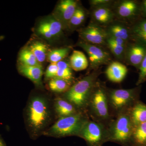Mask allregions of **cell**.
<instances>
[{"label": "cell", "mask_w": 146, "mask_h": 146, "mask_svg": "<svg viewBox=\"0 0 146 146\" xmlns=\"http://www.w3.org/2000/svg\"><path fill=\"white\" fill-rule=\"evenodd\" d=\"M48 104L44 98L35 97L32 99L27 109L29 125L32 130L37 132L42 130L49 119Z\"/></svg>", "instance_id": "6da1fadb"}, {"label": "cell", "mask_w": 146, "mask_h": 146, "mask_svg": "<svg viewBox=\"0 0 146 146\" xmlns=\"http://www.w3.org/2000/svg\"><path fill=\"white\" fill-rule=\"evenodd\" d=\"M84 125L79 114L61 117L50 128L47 134L57 137L74 135L81 131Z\"/></svg>", "instance_id": "7a4b0ae2"}, {"label": "cell", "mask_w": 146, "mask_h": 146, "mask_svg": "<svg viewBox=\"0 0 146 146\" xmlns=\"http://www.w3.org/2000/svg\"><path fill=\"white\" fill-rule=\"evenodd\" d=\"M95 81V76L91 75L75 84L66 92L65 96L71 102L81 107L86 103Z\"/></svg>", "instance_id": "3957f363"}, {"label": "cell", "mask_w": 146, "mask_h": 146, "mask_svg": "<svg viewBox=\"0 0 146 146\" xmlns=\"http://www.w3.org/2000/svg\"><path fill=\"white\" fill-rule=\"evenodd\" d=\"M77 45L87 53L92 68H97L100 65L107 64L110 60L109 53L98 46L84 41H80Z\"/></svg>", "instance_id": "277c9868"}, {"label": "cell", "mask_w": 146, "mask_h": 146, "mask_svg": "<svg viewBox=\"0 0 146 146\" xmlns=\"http://www.w3.org/2000/svg\"><path fill=\"white\" fill-rule=\"evenodd\" d=\"M80 35L83 41L96 46L106 44V31L99 26L90 25L80 31Z\"/></svg>", "instance_id": "5b68a950"}, {"label": "cell", "mask_w": 146, "mask_h": 146, "mask_svg": "<svg viewBox=\"0 0 146 146\" xmlns=\"http://www.w3.org/2000/svg\"><path fill=\"white\" fill-rule=\"evenodd\" d=\"M77 7V4L75 1H61L56 8L54 17L61 23L63 27L68 26Z\"/></svg>", "instance_id": "8992f818"}, {"label": "cell", "mask_w": 146, "mask_h": 146, "mask_svg": "<svg viewBox=\"0 0 146 146\" xmlns=\"http://www.w3.org/2000/svg\"><path fill=\"white\" fill-rule=\"evenodd\" d=\"M132 125L128 117L122 116L118 119L115 124L112 139L120 143H125L130 138Z\"/></svg>", "instance_id": "52a82bcc"}, {"label": "cell", "mask_w": 146, "mask_h": 146, "mask_svg": "<svg viewBox=\"0 0 146 146\" xmlns=\"http://www.w3.org/2000/svg\"><path fill=\"white\" fill-rule=\"evenodd\" d=\"M82 136L91 146H101L102 139V129L94 122L84 125L81 130Z\"/></svg>", "instance_id": "ba28073f"}, {"label": "cell", "mask_w": 146, "mask_h": 146, "mask_svg": "<svg viewBox=\"0 0 146 146\" xmlns=\"http://www.w3.org/2000/svg\"><path fill=\"white\" fill-rule=\"evenodd\" d=\"M146 54V47L136 42L129 48L127 60L131 65L139 68Z\"/></svg>", "instance_id": "9c48e42d"}, {"label": "cell", "mask_w": 146, "mask_h": 146, "mask_svg": "<svg viewBox=\"0 0 146 146\" xmlns=\"http://www.w3.org/2000/svg\"><path fill=\"white\" fill-rule=\"evenodd\" d=\"M127 72V68L125 65L118 61H114L108 66L106 74L110 81L119 83L125 77Z\"/></svg>", "instance_id": "30bf717a"}, {"label": "cell", "mask_w": 146, "mask_h": 146, "mask_svg": "<svg viewBox=\"0 0 146 146\" xmlns=\"http://www.w3.org/2000/svg\"><path fill=\"white\" fill-rule=\"evenodd\" d=\"M133 89H117L113 91L111 94V101L113 106L119 108L125 106L133 99Z\"/></svg>", "instance_id": "8fae6325"}, {"label": "cell", "mask_w": 146, "mask_h": 146, "mask_svg": "<svg viewBox=\"0 0 146 146\" xmlns=\"http://www.w3.org/2000/svg\"><path fill=\"white\" fill-rule=\"evenodd\" d=\"M92 105L97 114L102 117L106 118L108 116V106L105 94L103 90H97L93 96Z\"/></svg>", "instance_id": "7c38bea8"}, {"label": "cell", "mask_w": 146, "mask_h": 146, "mask_svg": "<svg viewBox=\"0 0 146 146\" xmlns=\"http://www.w3.org/2000/svg\"><path fill=\"white\" fill-rule=\"evenodd\" d=\"M18 70L23 75L26 77L38 86H42V79L43 69L42 65L27 66L19 65Z\"/></svg>", "instance_id": "4fadbf2b"}, {"label": "cell", "mask_w": 146, "mask_h": 146, "mask_svg": "<svg viewBox=\"0 0 146 146\" xmlns=\"http://www.w3.org/2000/svg\"><path fill=\"white\" fill-rule=\"evenodd\" d=\"M139 11L141 12V5L133 1H123L117 8L118 15L123 18H133L136 16Z\"/></svg>", "instance_id": "5bb4252c"}, {"label": "cell", "mask_w": 146, "mask_h": 146, "mask_svg": "<svg viewBox=\"0 0 146 146\" xmlns=\"http://www.w3.org/2000/svg\"><path fill=\"white\" fill-rule=\"evenodd\" d=\"M70 64L72 70L78 72L86 70L89 65V62L83 52L74 50L70 57Z\"/></svg>", "instance_id": "9a60e30c"}, {"label": "cell", "mask_w": 146, "mask_h": 146, "mask_svg": "<svg viewBox=\"0 0 146 146\" xmlns=\"http://www.w3.org/2000/svg\"><path fill=\"white\" fill-rule=\"evenodd\" d=\"M111 52L117 58H122L125 53L126 42L122 39L108 36L106 41Z\"/></svg>", "instance_id": "2e32d148"}, {"label": "cell", "mask_w": 146, "mask_h": 146, "mask_svg": "<svg viewBox=\"0 0 146 146\" xmlns=\"http://www.w3.org/2000/svg\"><path fill=\"white\" fill-rule=\"evenodd\" d=\"M130 36L137 43L146 47V19L141 20L134 25L130 31Z\"/></svg>", "instance_id": "e0dca14e"}, {"label": "cell", "mask_w": 146, "mask_h": 146, "mask_svg": "<svg viewBox=\"0 0 146 146\" xmlns=\"http://www.w3.org/2000/svg\"><path fill=\"white\" fill-rule=\"evenodd\" d=\"M112 11L105 6L98 7L94 10L93 17L94 21L101 25H106L110 23L113 18Z\"/></svg>", "instance_id": "ac0fdd59"}, {"label": "cell", "mask_w": 146, "mask_h": 146, "mask_svg": "<svg viewBox=\"0 0 146 146\" xmlns=\"http://www.w3.org/2000/svg\"><path fill=\"white\" fill-rule=\"evenodd\" d=\"M108 36L119 38L127 41L130 37V32L122 25L115 24L110 26L106 31Z\"/></svg>", "instance_id": "d6986e66"}, {"label": "cell", "mask_w": 146, "mask_h": 146, "mask_svg": "<svg viewBox=\"0 0 146 146\" xmlns=\"http://www.w3.org/2000/svg\"><path fill=\"white\" fill-rule=\"evenodd\" d=\"M56 111L61 117L74 115L75 109L72 105L60 98H57L54 103Z\"/></svg>", "instance_id": "ffe728a7"}, {"label": "cell", "mask_w": 146, "mask_h": 146, "mask_svg": "<svg viewBox=\"0 0 146 146\" xmlns=\"http://www.w3.org/2000/svg\"><path fill=\"white\" fill-rule=\"evenodd\" d=\"M53 37H59L62 33L63 26L54 17H49L42 21Z\"/></svg>", "instance_id": "44dd1931"}, {"label": "cell", "mask_w": 146, "mask_h": 146, "mask_svg": "<svg viewBox=\"0 0 146 146\" xmlns=\"http://www.w3.org/2000/svg\"><path fill=\"white\" fill-rule=\"evenodd\" d=\"M29 49L39 63L44 61L48 54L46 45L42 42L36 41L31 45Z\"/></svg>", "instance_id": "7402d4cb"}, {"label": "cell", "mask_w": 146, "mask_h": 146, "mask_svg": "<svg viewBox=\"0 0 146 146\" xmlns=\"http://www.w3.org/2000/svg\"><path fill=\"white\" fill-rule=\"evenodd\" d=\"M19 60L21 63L20 65L25 66H33L41 65L37 61L29 48H25L20 52Z\"/></svg>", "instance_id": "603a6c76"}, {"label": "cell", "mask_w": 146, "mask_h": 146, "mask_svg": "<svg viewBox=\"0 0 146 146\" xmlns=\"http://www.w3.org/2000/svg\"><path fill=\"white\" fill-rule=\"evenodd\" d=\"M48 84L51 91L56 93H62L67 92L70 89L71 82L58 78H54L50 80Z\"/></svg>", "instance_id": "cb8c5ba5"}, {"label": "cell", "mask_w": 146, "mask_h": 146, "mask_svg": "<svg viewBox=\"0 0 146 146\" xmlns=\"http://www.w3.org/2000/svg\"><path fill=\"white\" fill-rule=\"evenodd\" d=\"M131 118L133 123L138 125L146 122V106L139 104L133 108L131 114Z\"/></svg>", "instance_id": "d4e9b609"}, {"label": "cell", "mask_w": 146, "mask_h": 146, "mask_svg": "<svg viewBox=\"0 0 146 146\" xmlns=\"http://www.w3.org/2000/svg\"><path fill=\"white\" fill-rule=\"evenodd\" d=\"M58 70L56 78L70 81L73 78V73L70 63L61 60L57 63Z\"/></svg>", "instance_id": "484cf974"}, {"label": "cell", "mask_w": 146, "mask_h": 146, "mask_svg": "<svg viewBox=\"0 0 146 146\" xmlns=\"http://www.w3.org/2000/svg\"><path fill=\"white\" fill-rule=\"evenodd\" d=\"M70 51L68 48L52 50L47 54V60L50 63H57L67 56Z\"/></svg>", "instance_id": "4316f807"}, {"label": "cell", "mask_w": 146, "mask_h": 146, "mask_svg": "<svg viewBox=\"0 0 146 146\" xmlns=\"http://www.w3.org/2000/svg\"><path fill=\"white\" fill-rule=\"evenodd\" d=\"M133 136L136 144L140 146L146 145V122L137 125Z\"/></svg>", "instance_id": "83f0119b"}, {"label": "cell", "mask_w": 146, "mask_h": 146, "mask_svg": "<svg viewBox=\"0 0 146 146\" xmlns=\"http://www.w3.org/2000/svg\"><path fill=\"white\" fill-rule=\"evenodd\" d=\"M85 16V13L83 9L77 7L75 12L70 20L68 26L75 27L80 25L84 22Z\"/></svg>", "instance_id": "f1b7e54d"}, {"label": "cell", "mask_w": 146, "mask_h": 146, "mask_svg": "<svg viewBox=\"0 0 146 146\" xmlns=\"http://www.w3.org/2000/svg\"><path fill=\"white\" fill-rule=\"evenodd\" d=\"M58 70V67L57 63H51L48 66L45 72L46 78L51 79L56 77Z\"/></svg>", "instance_id": "f546056e"}, {"label": "cell", "mask_w": 146, "mask_h": 146, "mask_svg": "<svg viewBox=\"0 0 146 146\" xmlns=\"http://www.w3.org/2000/svg\"><path fill=\"white\" fill-rule=\"evenodd\" d=\"M139 68L140 72L137 85L141 84L146 79V54Z\"/></svg>", "instance_id": "4dcf8cb0"}, {"label": "cell", "mask_w": 146, "mask_h": 146, "mask_svg": "<svg viewBox=\"0 0 146 146\" xmlns=\"http://www.w3.org/2000/svg\"><path fill=\"white\" fill-rule=\"evenodd\" d=\"M37 32L47 39H51L53 38L48 30L44 22L41 21L39 23L37 29Z\"/></svg>", "instance_id": "1f68e13d"}, {"label": "cell", "mask_w": 146, "mask_h": 146, "mask_svg": "<svg viewBox=\"0 0 146 146\" xmlns=\"http://www.w3.org/2000/svg\"><path fill=\"white\" fill-rule=\"evenodd\" d=\"M111 2L110 0H93L91 1V4L96 6H104L105 5L108 4Z\"/></svg>", "instance_id": "d6a6232c"}, {"label": "cell", "mask_w": 146, "mask_h": 146, "mask_svg": "<svg viewBox=\"0 0 146 146\" xmlns=\"http://www.w3.org/2000/svg\"><path fill=\"white\" fill-rule=\"evenodd\" d=\"M141 12L143 16L146 18V0H144L142 2L141 5Z\"/></svg>", "instance_id": "836d02e7"}, {"label": "cell", "mask_w": 146, "mask_h": 146, "mask_svg": "<svg viewBox=\"0 0 146 146\" xmlns=\"http://www.w3.org/2000/svg\"><path fill=\"white\" fill-rule=\"evenodd\" d=\"M0 146H6L5 142L1 138H0Z\"/></svg>", "instance_id": "e575fe53"}]
</instances>
